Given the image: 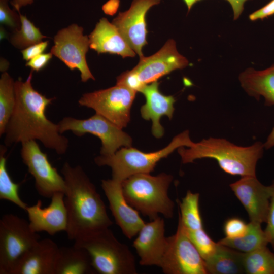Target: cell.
Wrapping results in <instances>:
<instances>
[{"instance_id": "1", "label": "cell", "mask_w": 274, "mask_h": 274, "mask_svg": "<svg viewBox=\"0 0 274 274\" xmlns=\"http://www.w3.org/2000/svg\"><path fill=\"white\" fill-rule=\"evenodd\" d=\"M33 72L31 70L25 81L20 78L15 81L16 105L5 129V146L38 140L46 148L64 154L68 148V139L45 114L55 98H47L33 88Z\"/></svg>"}, {"instance_id": "2", "label": "cell", "mask_w": 274, "mask_h": 274, "mask_svg": "<svg viewBox=\"0 0 274 274\" xmlns=\"http://www.w3.org/2000/svg\"><path fill=\"white\" fill-rule=\"evenodd\" d=\"M65 183L66 233L74 242L109 228L113 222L95 186L80 165L65 162L61 170Z\"/></svg>"}, {"instance_id": "3", "label": "cell", "mask_w": 274, "mask_h": 274, "mask_svg": "<svg viewBox=\"0 0 274 274\" xmlns=\"http://www.w3.org/2000/svg\"><path fill=\"white\" fill-rule=\"evenodd\" d=\"M264 145L257 142L248 147L234 145L221 138H209L190 147L178 148L183 163L201 158L215 159L225 173L233 176H256L257 161L263 153Z\"/></svg>"}, {"instance_id": "4", "label": "cell", "mask_w": 274, "mask_h": 274, "mask_svg": "<svg viewBox=\"0 0 274 274\" xmlns=\"http://www.w3.org/2000/svg\"><path fill=\"white\" fill-rule=\"evenodd\" d=\"M172 175L148 173L132 175L122 182L123 195L132 208L152 220L162 214L166 218L174 216L175 204L168 195Z\"/></svg>"}, {"instance_id": "5", "label": "cell", "mask_w": 274, "mask_h": 274, "mask_svg": "<svg viewBox=\"0 0 274 274\" xmlns=\"http://www.w3.org/2000/svg\"><path fill=\"white\" fill-rule=\"evenodd\" d=\"M74 246L88 254L91 266L100 274H136L135 258L125 244L109 228L75 241Z\"/></svg>"}, {"instance_id": "6", "label": "cell", "mask_w": 274, "mask_h": 274, "mask_svg": "<svg viewBox=\"0 0 274 274\" xmlns=\"http://www.w3.org/2000/svg\"><path fill=\"white\" fill-rule=\"evenodd\" d=\"M194 143L190 139L189 131L185 130L175 136L166 147L157 151L146 153L131 147H124L110 155H100L95 158L94 161L99 166L110 167L112 179L122 183L135 174H150L161 159L179 147H190Z\"/></svg>"}, {"instance_id": "7", "label": "cell", "mask_w": 274, "mask_h": 274, "mask_svg": "<svg viewBox=\"0 0 274 274\" xmlns=\"http://www.w3.org/2000/svg\"><path fill=\"white\" fill-rule=\"evenodd\" d=\"M40 239L29 222L12 214L0 220V274H11L21 258Z\"/></svg>"}, {"instance_id": "8", "label": "cell", "mask_w": 274, "mask_h": 274, "mask_svg": "<svg viewBox=\"0 0 274 274\" xmlns=\"http://www.w3.org/2000/svg\"><path fill=\"white\" fill-rule=\"evenodd\" d=\"M57 124L62 134L71 131L78 137L87 133L98 137L102 144L100 155H110L120 147H129L132 145V138L122 128L96 113L85 119L65 117Z\"/></svg>"}, {"instance_id": "9", "label": "cell", "mask_w": 274, "mask_h": 274, "mask_svg": "<svg viewBox=\"0 0 274 274\" xmlns=\"http://www.w3.org/2000/svg\"><path fill=\"white\" fill-rule=\"evenodd\" d=\"M136 92L124 86H115L84 93L80 98V106L93 109L110 121L123 128L130 121V109Z\"/></svg>"}, {"instance_id": "10", "label": "cell", "mask_w": 274, "mask_h": 274, "mask_svg": "<svg viewBox=\"0 0 274 274\" xmlns=\"http://www.w3.org/2000/svg\"><path fill=\"white\" fill-rule=\"evenodd\" d=\"M159 266L165 274H208L205 261L178 222L176 233L167 237Z\"/></svg>"}, {"instance_id": "11", "label": "cell", "mask_w": 274, "mask_h": 274, "mask_svg": "<svg viewBox=\"0 0 274 274\" xmlns=\"http://www.w3.org/2000/svg\"><path fill=\"white\" fill-rule=\"evenodd\" d=\"M84 29L77 24L59 30L54 38L50 52L62 61L71 70L80 72L81 81L95 80L87 63L86 55L89 47L88 36L84 35Z\"/></svg>"}, {"instance_id": "12", "label": "cell", "mask_w": 274, "mask_h": 274, "mask_svg": "<svg viewBox=\"0 0 274 274\" xmlns=\"http://www.w3.org/2000/svg\"><path fill=\"white\" fill-rule=\"evenodd\" d=\"M21 156L35 179V188L39 194L51 198L57 192L64 193L65 183L62 175L49 162L36 140L21 143Z\"/></svg>"}, {"instance_id": "13", "label": "cell", "mask_w": 274, "mask_h": 274, "mask_svg": "<svg viewBox=\"0 0 274 274\" xmlns=\"http://www.w3.org/2000/svg\"><path fill=\"white\" fill-rule=\"evenodd\" d=\"M160 2L161 0H133L129 9L119 12L112 22L140 58L144 57L142 48L147 43V12Z\"/></svg>"}, {"instance_id": "14", "label": "cell", "mask_w": 274, "mask_h": 274, "mask_svg": "<svg viewBox=\"0 0 274 274\" xmlns=\"http://www.w3.org/2000/svg\"><path fill=\"white\" fill-rule=\"evenodd\" d=\"M236 197L244 206L250 222L266 223L271 186L262 184L256 176H244L230 185Z\"/></svg>"}, {"instance_id": "15", "label": "cell", "mask_w": 274, "mask_h": 274, "mask_svg": "<svg viewBox=\"0 0 274 274\" xmlns=\"http://www.w3.org/2000/svg\"><path fill=\"white\" fill-rule=\"evenodd\" d=\"M188 63L187 59L177 51L175 41L169 39L156 53L140 58L132 70L146 85L157 81L174 70L186 67Z\"/></svg>"}, {"instance_id": "16", "label": "cell", "mask_w": 274, "mask_h": 274, "mask_svg": "<svg viewBox=\"0 0 274 274\" xmlns=\"http://www.w3.org/2000/svg\"><path fill=\"white\" fill-rule=\"evenodd\" d=\"M49 205L42 207V202L28 206L25 210L31 229L35 232H45L50 235L66 231L67 215L64 201V193L57 192L53 195Z\"/></svg>"}, {"instance_id": "17", "label": "cell", "mask_w": 274, "mask_h": 274, "mask_svg": "<svg viewBox=\"0 0 274 274\" xmlns=\"http://www.w3.org/2000/svg\"><path fill=\"white\" fill-rule=\"evenodd\" d=\"M121 183L112 179L102 180L101 187L116 224L124 235L131 239L138 234L145 222L140 217L139 212L126 200Z\"/></svg>"}, {"instance_id": "18", "label": "cell", "mask_w": 274, "mask_h": 274, "mask_svg": "<svg viewBox=\"0 0 274 274\" xmlns=\"http://www.w3.org/2000/svg\"><path fill=\"white\" fill-rule=\"evenodd\" d=\"M133 242L143 266H160L164 254L167 239L165 236V222L159 216L144 224Z\"/></svg>"}, {"instance_id": "19", "label": "cell", "mask_w": 274, "mask_h": 274, "mask_svg": "<svg viewBox=\"0 0 274 274\" xmlns=\"http://www.w3.org/2000/svg\"><path fill=\"white\" fill-rule=\"evenodd\" d=\"M59 249L52 239H40L21 258L11 274H55Z\"/></svg>"}, {"instance_id": "20", "label": "cell", "mask_w": 274, "mask_h": 274, "mask_svg": "<svg viewBox=\"0 0 274 274\" xmlns=\"http://www.w3.org/2000/svg\"><path fill=\"white\" fill-rule=\"evenodd\" d=\"M140 92L146 98V102L140 110L141 116L146 120H151L152 133L155 138H160L164 134L160 119L164 115L172 119L175 99L172 95H165L160 92L157 81L146 84Z\"/></svg>"}, {"instance_id": "21", "label": "cell", "mask_w": 274, "mask_h": 274, "mask_svg": "<svg viewBox=\"0 0 274 274\" xmlns=\"http://www.w3.org/2000/svg\"><path fill=\"white\" fill-rule=\"evenodd\" d=\"M88 37L89 47L98 54L108 53L123 58L135 55L117 28L106 18L99 20Z\"/></svg>"}, {"instance_id": "22", "label": "cell", "mask_w": 274, "mask_h": 274, "mask_svg": "<svg viewBox=\"0 0 274 274\" xmlns=\"http://www.w3.org/2000/svg\"><path fill=\"white\" fill-rule=\"evenodd\" d=\"M241 86L257 99L262 96L267 106L274 105V65L261 71L248 68L239 76Z\"/></svg>"}, {"instance_id": "23", "label": "cell", "mask_w": 274, "mask_h": 274, "mask_svg": "<svg viewBox=\"0 0 274 274\" xmlns=\"http://www.w3.org/2000/svg\"><path fill=\"white\" fill-rule=\"evenodd\" d=\"M244 256V253L218 243L215 253L204 261L208 274L245 273Z\"/></svg>"}, {"instance_id": "24", "label": "cell", "mask_w": 274, "mask_h": 274, "mask_svg": "<svg viewBox=\"0 0 274 274\" xmlns=\"http://www.w3.org/2000/svg\"><path fill=\"white\" fill-rule=\"evenodd\" d=\"M94 271L87 253L74 245L59 247L55 274H87Z\"/></svg>"}, {"instance_id": "25", "label": "cell", "mask_w": 274, "mask_h": 274, "mask_svg": "<svg viewBox=\"0 0 274 274\" xmlns=\"http://www.w3.org/2000/svg\"><path fill=\"white\" fill-rule=\"evenodd\" d=\"M243 253H248L267 246L269 242L261 224L250 222L248 232L243 236L235 238L224 237L218 242Z\"/></svg>"}, {"instance_id": "26", "label": "cell", "mask_w": 274, "mask_h": 274, "mask_svg": "<svg viewBox=\"0 0 274 274\" xmlns=\"http://www.w3.org/2000/svg\"><path fill=\"white\" fill-rule=\"evenodd\" d=\"M180 213L178 222L186 230L203 228L199 210V194L189 190L181 201H179Z\"/></svg>"}, {"instance_id": "27", "label": "cell", "mask_w": 274, "mask_h": 274, "mask_svg": "<svg viewBox=\"0 0 274 274\" xmlns=\"http://www.w3.org/2000/svg\"><path fill=\"white\" fill-rule=\"evenodd\" d=\"M15 81L7 72L0 78V135H4L6 126L16 105Z\"/></svg>"}, {"instance_id": "28", "label": "cell", "mask_w": 274, "mask_h": 274, "mask_svg": "<svg viewBox=\"0 0 274 274\" xmlns=\"http://www.w3.org/2000/svg\"><path fill=\"white\" fill-rule=\"evenodd\" d=\"M243 266L247 274H274V253L267 246L244 253Z\"/></svg>"}, {"instance_id": "29", "label": "cell", "mask_w": 274, "mask_h": 274, "mask_svg": "<svg viewBox=\"0 0 274 274\" xmlns=\"http://www.w3.org/2000/svg\"><path fill=\"white\" fill-rule=\"evenodd\" d=\"M6 147L1 146L0 150V199L11 202L25 210L28 206L20 198L19 194L20 183H15L10 176L7 167L5 156Z\"/></svg>"}, {"instance_id": "30", "label": "cell", "mask_w": 274, "mask_h": 274, "mask_svg": "<svg viewBox=\"0 0 274 274\" xmlns=\"http://www.w3.org/2000/svg\"><path fill=\"white\" fill-rule=\"evenodd\" d=\"M19 13L21 19L20 28L13 31L10 38V42L14 47L23 50L47 38L26 16Z\"/></svg>"}, {"instance_id": "31", "label": "cell", "mask_w": 274, "mask_h": 274, "mask_svg": "<svg viewBox=\"0 0 274 274\" xmlns=\"http://www.w3.org/2000/svg\"><path fill=\"white\" fill-rule=\"evenodd\" d=\"M181 225L182 226L181 224ZM182 228L204 261L207 260L215 253L218 243L211 238L204 228L190 231L185 230L183 227Z\"/></svg>"}, {"instance_id": "32", "label": "cell", "mask_w": 274, "mask_h": 274, "mask_svg": "<svg viewBox=\"0 0 274 274\" xmlns=\"http://www.w3.org/2000/svg\"><path fill=\"white\" fill-rule=\"evenodd\" d=\"M8 1L0 0V23L15 31L20 28V17L19 13L17 14L9 8Z\"/></svg>"}, {"instance_id": "33", "label": "cell", "mask_w": 274, "mask_h": 274, "mask_svg": "<svg viewBox=\"0 0 274 274\" xmlns=\"http://www.w3.org/2000/svg\"><path fill=\"white\" fill-rule=\"evenodd\" d=\"M249 223L237 217L227 219L223 226L225 237L235 238L244 235L248 231Z\"/></svg>"}, {"instance_id": "34", "label": "cell", "mask_w": 274, "mask_h": 274, "mask_svg": "<svg viewBox=\"0 0 274 274\" xmlns=\"http://www.w3.org/2000/svg\"><path fill=\"white\" fill-rule=\"evenodd\" d=\"M116 84L124 86L136 92H140L145 85L132 70L123 72L118 76Z\"/></svg>"}, {"instance_id": "35", "label": "cell", "mask_w": 274, "mask_h": 274, "mask_svg": "<svg viewBox=\"0 0 274 274\" xmlns=\"http://www.w3.org/2000/svg\"><path fill=\"white\" fill-rule=\"evenodd\" d=\"M271 186V195L270 198L268 212L266 222V226L264 230L266 236L272 248L274 249V181Z\"/></svg>"}, {"instance_id": "36", "label": "cell", "mask_w": 274, "mask_h": 274, "mask_svg": "<svg viewBox=\"0 0 274 274\" xmlns=\"http://www.w3.org/2000/svg\"><path fill=\"white\" fill-rule=\"evenodd\" d=\"M52 57L53 54L50 52L42 53L28 60L25 65L30 67L33 71L38 72L48 64Z\"/></svg>"}, {"instance_id": "37", "label": "cell", "mask_w": 274, "mask_h": 274, "mask_svg": "<svg viewBox=\"0 0 274 274\" xmlns=\"http://www.w3.org/2000/svg\"><path fill=\"white\" fill-rule=\"evenodd\" d=\"M49 41H42L21 50L23 59L27 61L43 53L47 48Z\"/></svg>"}, {"instance_id": "38", "label": "cell", "mask_w": 274, "mask_h": 274, "mask_svg": "<svg viewBox=\"0 0 274 274\" xmlns=\"http://www.w3.org/2000/svg\"><path fill=\"white\" fill-rule=\"evenodd\" d=\"M274 14V0H272L261 9L255 11L249 16L252 21L262 19Z\"/></svg>"}, {"instance_id": "39", "label": "cell", "mask_w": 274, "mask_h": 274, "mask_svg": "<svg viewBox=\"0 0 274 274\" xmlns=\"http://www.w3.org/2000/svg\"><path fill=\"white\" fill-rule=\"evenodd\" d=\"M119 3V0H109L102 6V9L106 14L112 16L117 12Z\"/></svg>"}, {"instance_id": "40", "label": "cell", "mask_w": 274, "mask_h": 274, "mask_svg": "<svg viewBox=\"0 0 274 274\" xmlns=\"http://www.w3.org/2000/svg\"><path fill=\"white\" fill-rule=\"evenodd\" d=\"M231 5L234 14V19H237L244 10L245 3L248 0H226Z\"/></svg>"}, {"instance_id": "41", "label": "cell", "mask_w": 274, "mask_h": 274, "mask_svg": "<svg viewBox=\"0 0 274 274\" xmlns=\"http://www.w3.org/2000/svg\"><path fill=\"white\" fill-rule=\"evenodd\" d=\"M33 2V0H12L10 4L15 10L20 12V9L22 7L31 4Z\"/></svg>"}, {"instance_id": "42", "label": "cell", "mask_w": 274, "mask_h": 274, "mask_svg": "<svg viewBox=\"0 0 274 274\" xmlns=\"http://www.w3.org/2000/svg\"><path fill=\"white\" fill-rule=\"evenodd\" d=\"M263 145L266 149H269L274 146V127Z\"/></svg>"}, {"instance_id": "43", "label": "cell", "mask_w": 274, "mask_h": 274, "mask_svg": "<svg viewBox=\"0 0 274 274\" xmlns=\"http://www.w3.org/2000/svg\"><path fill=\"white\" fill-rule=\"evenodd\" d=\"M9 62L4 58L1 59V71L6 72L9 66Z\"/></svg>"}, {"instance_id": "44", "label": "cell", "mask_w": 274, "mask_h": 274, "mask_svg": "<svg viewBox=\"0 0 274 274\" xmlns=\"http://www.w3.org/2000/svg\"><path fill=\"white\" fill-rule=\"evenodd\" d=\"M186 4L188 11H190L193 5L196 3L195 0H183Z\"/></svg>"}, {"instance_id": "45", "label": "cell", "mask_w": 274, "mask_h": 274, "mask_svg": "<svg viewBox=\"0 0 274 274\" xmlns=\"http://www.w3.org/2000/svg\"><path fill=\"white\" fill-rule=\"evenodd\" d=\"M200 1V0H195L196 2V1Z\"/></svg>"}]
</instances>
